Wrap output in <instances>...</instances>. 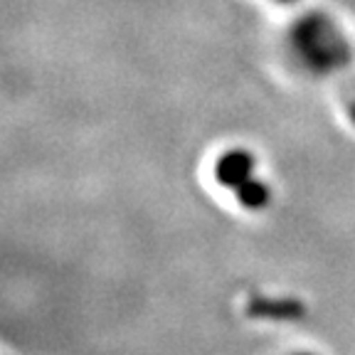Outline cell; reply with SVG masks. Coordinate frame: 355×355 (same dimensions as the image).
<instances>
[{"mask_svg":"<svg viewBox=\"0 0 355 355\" xmlns=\"http://www.w3.org/2000/svg\"><path fill=\"white\" fill-rule=\"evenodd\" d=\"M294 47L316 72H333L350 60V47L326 15H306L294 28Z\"/></svg>","mask_w":355,"mask_h":355,"instance_id":"6da1fadb","label":"cell"},{"mask_svg":"<svg viewBox=\"0 0 355 355\" xmlns=\"http://www.w3.org/2000/svg\"><path fill=\"white\" fill-rule=\"evenodd\" d=\"M282 3H291V0H282Z\"/></svg>","mask_w":355,"mask_h":355,"instance_id":"8992f818","label":"cell"},{"mask_svg":"<svg viewBox=\"0 0 355 355\" xmlns=\"http://www.w3.org/2000/svg\"><path fill=\"white\" fill-rule=\"evenodd\" d=\"M350 116H353V121H355V106H353V109H350Z\"/></svg>","mask_w":355,"mask_h":355,"instance_id":"5b68a950","label":"cell"},{"mask_svg":"<svg viewBox=\"0 0 355 355\" xmlns=\"http://www.w3.org/2000/svg\"><path fill=\"white\" fill-rule=\"evenodd\" d=\"M234 193H237L239 205H244L247 210H261L269 202V188L261 180H257V178L244 180L242 185L234 188Z\"/></svg>","mask_w":355,"mask_h":355,"instance_id":"3957f363","label":"cell"},{"mask_svg":"<svg viewBox=\"0 0 355 355\" xmlns=\"http://www.w3.org/2000/svg\"><path fill=\"white\" fill-rule=\"evenodd\" d=\"M252 313H257L259 318H299L301 306L294 304V301H279V304H272V301H254L250 306Z\"/></svg>","mask_w":355,"mask_h":355,"instance_id":"277c9868","label":"cell"},{"mask_svg":"<svg viewBox=\"0 0 355 355\" xmlns=\"http://www.w3.org/2000/svg\"><path fill=\"white\" fill-rule=\"evenodd\" d=\"M304 355H309V353H304Z\"/></svg>","mask_w":355,"mask_h":355,"instance_id":"52a82bcc","label":"cell"},{"mask_svg":"<svg viewBox=\"0 0 355 355\" xmlns=\"http://www.w3.org/2000/svg\"><path fill=\"white\" fill-rule=\"evenodd\" d=\"M252 171H254V158L247 150H227L217 158L215 166V178L217 183H222L225 188H237L244 180H250Z\"/></svg>","mask_w":355,"mask_h":355,"instance_id":"7a4b0ae2","label":"cell"}]
</instances>
